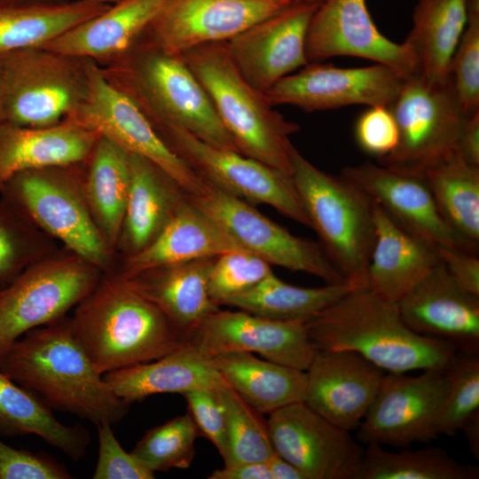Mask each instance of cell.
<instances>
[{"mask_svg":"<svg viewBox=\"0 0 479 479\" xmlns=\"http://www.w3.org/2000/svg\"><path fill=\"white\" fill-rule=\"evenodd\" d=\"M114 392L130 404L156 394L217 390L229 385L211 358L187 342L149 362L123 367L104 375Z\"/></svg>","mask_w":479,"mask_h":479,"instance_id":"cell-27","label":"cell"},{"mask_svg":"<svg viewBox=\"0 0 479 479\" xmlns=\"http://www.w3.org/2000/svg\"><path fill=\"white\" fill-rule=\"evenodd\" d=\"M100 135L69 116L44 127L0 128V190L14 175L89 160Z\"/></svg>","mask_w":479,"mask_h":479,"instance_id":"cell-24","label":"cell"},{"mask_svg":"<svg viewBox=\"0 0 479 479\" xmlns=\"http://www.w3.org/2000/svg\"><path fill=\"white\" fill-rule=\"evenodd\" d=\"M167 0H116L43 46L105 66L130 49Z\"/></svg>","mask_w":479,"mask_h":479,"instance_id":"cell-26","label":"cell"},{"mask_svg":"<svg viewBox=\"0 0 479 479\" xmlns=\"http://www.w3.org/2000/svg\"><path fill=\"white\" fill-rule=\"evenodd\" d=\"M232 251L247 250L185 198L158 236L146 247L131 255L124 277Z\"/></svg>","mask_w":479,"mask_h":479,"instance_id":"cell-28","label":"cell"},{"mask_svg":"<svg viewBox=\"0 0 479 479\" xmlns=\"http://www.w3.org/2000/svg\"><path fill=\"white\" fill-rule=\"evenodd\" d=\"M6 122L25 127L56 124L85 97L86 59L46 47L0 57Z\"/></svg>","mask_w":479,"mask_h":479,"instance_id":"cell-7","label":"cell"},{"mask_svg":"<svg viewBox=\"0 0 479 479\" xmlns=\"http://www.w3.org/2000/svg\"><path fill=\"white\" fill-rule=\"evenodd\" d=\"M293 0H167L142 38L182 54L193 47L227 42L256 22L277 14Z\"/></svg>","mask_w":479,"mask_h":479,"instance_id":"cell-17","label":"cell"},{"mask_svg":"<svg viewBox=\"0 0 479 479\" xmlns=\"http://www.w3.org/2000/svg\"><path fill=\"white\" fill-rule=\"evenodd\" d=\"M461 430L464 432L468 447L473 455L479 459V413L474 415L463 426Z\"/></svg>","mask_w":479,"mask_h":479,"instance_id":"cell-53","label":"cell"},{"mask_svg":"<svg viewBox=\"0 0 479 479\" xmlns=\"http://www.w3.org/2000/svg\"><path fill=\"white\" fill-rule=\"evenodd\" d=\"M305 49L309 63L351 56L385 65L404 78L419 73L412 51L381 34L365 0L321 2L310 20Z\"/></svg>","mask_w":479,"mask_h":479,"instance_id":"cell-19","label":"cell"},{"mask_svg":"<svg viewBox=\"0 0 479 479\" xmlns=\"http://www.w3.org/2000/svg\"><path fill=\"white\" fill-rule=\"evenodd\" d=\"M109 5L95 0L0 4V57L45 46Z\"/></svg>","mask_w":479,"mask_h":479,"instance_id":"cell-32","label":"cell"},{"mask_svg":"<svg viewBox=\"0 0 479 479\" xmlns=\"http://www.w3.org/2000/svg\"><path fill=\"white\" fill-rule=\"evenodd\" d=\"M357 479H477V467L461 464L444 449L391 452L366 444Z\"/></svg>","mask_w":479,"mask_h":479,"instance_id":"cell-38","label":"cell"},{"mask_svg":"<svg viewBox=\"0 0 479 479\" xmlns=\"http://www.w3.org/2000/svg\"><path fill=\"white\" fill-rule=\"evenodd\" d=\"M86 65L87 91L71 116L128 153L154 163L187 196L200 194L204 179L168 146L134 102L103 75L97 63L86 59Z\"/></svg>","mask_w":479,"mask_h":479,"instance_id":"cell-12","label":"cell"},{"mask_svg":"<svg viewBox=\"0 0 479 479\" xmlns=\"http://www.w3.org/2000/svg\"><path fill=\"white\" fill-rule=\"evenodd\" d=\"M267 425L275 452L305 479H357L365 449L305 402L272 412Z\"/></svg>","mask_w":479,"mask_h":479,"instance_id":"cell-15","label":"cell"},{"mask_svg":"<svg viewBox=\"0 0 479 479\" xmlns=\"http://www.w3.org/2000/svg\"><path fill=\"white\" fill-rule=\"evenodd\" d=\"M69 322L102 375L157 359L186 342L163 312L123 276L97 284Z\"/></svg>","mask_w":479,"mask_h":479,"instance_id":"cell-3","label":"cell"},{"mask_svg":"<svg viewBox=\"0 0 479 479\" xmlns=\"http://www.w3.org/2000/svg\"><path fill=\"white\" fill-rule=\"evenodd\" d=\"M0 370L52 410L95 425L115 424L130 408L97 371L69 320L60 319L23 334L4 355Z\"/></svg>","mask_w":479,"mask_h":479,"instance_id":"cell-1","label":"cell"},{"mask_svg":"<svg viewBox=\"0 0 479 479\" xmlns=\"http://www.w3.org/2000/svg\"><path fill=\"white\" fill-rule=\"evenodd\" d=\"M85 197L104 239L122 232L130 187V153L99 137L90 158Z\"/></svg>","mask_w":479,"mask_h":479,"instance_id":"cell-37","label":"cell"},{"mask_svg":"<svg viewBox=\"0 0 479 479\" xmlns=\"http://www.w3.org/2000/svg\"><path fill=\"white\" fill-rule=\"evenodd\" d=\"M187 198L243 248L270 264L309 273L326 283L347 282L320 243L293 235L251 204L207 181L200 194Z\"/></svg>","mask_w":479,"mask_h":479,"instance_id":"cell-13","label":"cell"},{"mask_svg":"<svg viewBox=\"0 0 479 479\" xmlns=\"http://www.w3.org/2000/svg\"><path fill=\"white\" fill-rule=\"evenodd\" d=\"M95 1H98V2H101V3H107V4H109L110 2H115L116 0H95Z\"/></svg>","mask_w":479,"mask_h":479,"instance_id":"cell-57","label":"cell"},{"mask_svg":"<svg viewBox=\"0 0 479 479\" xmlns=\"http://www.w3.org/2000/svg\"><path fill=\"white\" fill-rule=\"evenodd\" d=\"M99 67L108 82L134 102L155 130L178 126L210 145L239 153L181 54L141 37L123 54Z\"/></svg>","mask_w":479,"mask_h":479,"instance_id":"cell-4","label":"cell"},{"mask_svg":"<svg viewBox=\"0 0 479 479\" xmlns=\"http://www.w3.org/2000/svg\"><path fill=\"white\" fill-rule=\"evenodd\" d=\"M96 267L76 256L35 263L0 289V363L35 328L62 319L98 284Z\"/></svg>","mask_w":479,"mask_h":479,"instance_id":"cell-9","label":"cell"},{"mask_svg":"<svg viewBox=\"0 0 479 479\" xmlns=\"http://www.w3.org/2000/svg\"><path fill=\"white\" fill-rule=\"evenodd\" d=\"M353 289L348 282L326 283L319 287H295L272 273L223 305L273 320L307 323Z\"/></svg>","mask_w":479,"mask_h":479,"instance_id":"cell-35","label":"cell"},{"mask_svg":"<svg viewBox=\"0 0 479 479\" xmlns=\"http://www.w3.org/2000/svg\"><path fill=\"white\" fill-rule=\"evenodd\" d=\"M355 139L365 153L380 160L389 155L398 143V130L389 106H370L357 119Z\"/></svg>","mask_w":479,"mask_h":479,"instance_id":"cell-46","label":"cell"},{"mask_svg":"<svg viewBox=\"0 0 479 479\" xmlns=\"http://www.w3.org/2000/svg\"><path fill=\"white\" fill-rule=\"evenodd\" d=\"M225 414L224 467L266 462L274 453L267 420L229 385L216 390Z\"/></svg>","mask_w":479,"mask_h":479,"instance_id":"cell-39","label":"cell"},{"mask_svg":"<svg viewBox=\"0 0 479 479\" xmlns=\"http://www.w3.org/2000/svg\"><path fill=\"white\" fill-rule=\"evenodd\" d=\"M422 177L445 221L463 240L478 247L479 167L455 150Z\"/></svg>","mask_w":479,"mask_h":479,"instance_id":"cell-36","label":"cell"},{"mask_svg":"<svg viewBox=\"0 0 479 479\" xmlns=\"http://www.w3.org/2000/svg\"><path fill=\"white\" fill-rule=\"evenodd\" d=\"M373 221L375 240L367 288L387 301L398 302L439 263L436 247L398 225L375 203Z\"/></svg>","mask_w":479,"mask_h":479,"instance_id":"cell-25","label":"cell"},{"mask_svg":"<svg viewBox=\"0 0 479 479\" xmlns=\"http://www.w3.org/2000/svg\"><path fill=\"white\" fill-rule=\"evenodd\" d=\"M215 259L192 260L125 278L163 312L186 340L202 319L219 309L208 293Z\"/></svg>","mask_w":479,"mask_h":479,"instance_id":"cell-29","label":"cell"},{"mask_svg":"<svg viewBox=\"0 0 479 479\" xmlns=\"http://www.w3.org/2000/svg\"><path fill=\"white\" fill-rule=\"evenodd\" d=\"M444 371L449 389L436 433L454 436L470 418L479 413L478 350L459 349Z\"/></svg>","mask_w":479,"mask_h":479,"instance_id":"cell-41","label":"cell"},{"mask_svg":"<svg viewBox=\"0 0 479 479\" xmlns=\"http://www.w3.org/2000/svg\"><path fill=\"white\" fill-rule=\"evenodd\" d=\"M209 357L229 386L263 414L305 401V371L250 352L231 351Z\"/></svg>","mask_w":479,"mask_h":479,"instance_id":"cell-31","label":"cell"},{"mask_svg":"<svg viewBox=\"0 0 479 479\" xmlns=\"http://www.w3.org/2000/svg\"><path fill=\"white\" fill-rule=\"evenodd\" d=\"M98 439V462L93 479H153L154 473L145 467L132 452H127L115 437L112 425H96Z\"/></svg>","mask_w":479,"mask_h":479,"instance_id":"cell-45","label":"cell"},{"mask_svg":"<svg viewBox=\"0 0 479 479\" xmlns=\"http://www.w3.org/2000/svg\"><path fill=\"white\" fill-rule=\"evenodd\" d=\"M186 342L208 357L250 352L302 371L308 369L317 351L306 323L273 320L242 310L218 309L200 321Z\"/></svg>","mask_w":479,"mask_h":479,"instance_id":"cell-18","label":"cell"},{"mask_svg":"<svg viewBox=\"0 0 479 479\" xmlns=\"http://www.w3.org/2000/svg\"><path fill=\"white\" fill-rule=\"evenodd\" d=\"M457 151L467 162L479 167V110L467 117Z\"/></svg>","mask_w":479,"mask_h":479,"instance_id":"cell-50","label":"cell"},{"mask_svg":"<svg viewBox=\"0 0 479 479\" xmlns=\"http://www.w3.org/2000/svg\"><path fill=\"white\" fill-rule=\"evenodd\" d=\"M467 22L451 59L449 77L462 112L479 110V0H467Z\"/></svg>","mask_w":479,"mask_h":479,"instance_id":"cell-42","label":"cell"},{"mask_svg":"<svg viewBox=\"0 0 479 479\" xmlns=\"http://www.w3.org/2000/svg\"><path fill=\"white\" fill-rule=\"evenodd\" d=\"M467 0H418L412 28L404 43L412 51L419 73L444 82L467 22Z\"/></svg>","mask_w":479,"mask_h":479,"instance_id":"cell-33","label":"cell"},{"mask_svg":"<svg viewBox=\"0 0 479 479\" xmlns=\"http://www.w3.org/2000/svg\"><path fill=\"white\" fill-rule=\"evenodd\" d=\"M305 372L304 402L348 431L360 425L386 373L356 352L320 349Z\"/></svg>","mask_w":479,"mask_h":479,"instance_id":"cell-22","label":"cell"},{"mask_svg":"<svg viewBox=\"0 0 479 479\" xmlns=\"http://www.w3.org/2000/svg\"><path fill=\"white\" fill-rule=\"evenodd\" d=\"M71 166L18 173L1 190H4L7 200L60 240L76 256L102 267L107 259L105 239L86 199L77 190L69 170Z\"/></svg>","mask_w":479,"mask_h":479,"instance_id":"cell-11","label":"cell"},{"mask_svg":"<svg viewBox=\"0 0 479 479\" xmlns=\"http://www.w3.org/2000/svg\"><path fill=\"white\" fill-rule=\"evenodd\" d=\"M67 467L54 458L12 447L0 440V479H70Z\"/></svg>","mask_w":479,"mask_h":479,"instance_id":"cell-47","label":"cell"},{"mask_svg":"<svg viewBox=\"0 0 479 479\" xmlns=\"http://www.w3.org/2000/svg\"><path fill=\"white\" fill-rule=\"evenodd\" d=\"M6 123L5 107H4V92L3 83L2 67L0 62V128Z\"/></svg>","mask_w":479,"mask_h":479,"instance_id":"cell-54","label":"cell"},{"mask_svg":"<svg viewBox=\"0 0 479 479\" xmlns=\"http://www.w3.org/2000/svg\"><path fill=\"white\" fill-rule=\"evenodd\" d=\"M202 85L240 153L292 176L300 127L274 109L233 62L226 42L210 43L181 54Z\"/></svg>","mask_w":479,"mask_h":479,"instance_id":"cell-5","label":"cell"},{"mask_svg":"<svg viewBox=\"0 0 479 479\" xmlns=\"http://www.w3.org/2000/svg\"><path fill=\"white\" fill-rule=\"evenodd\" d=\"M306 328L317 349L353 351L386 373L444 371L459 350L450 342L410 329L397 302L367 287L349 291Z\"/></svg>","mask_w":479,"mask_h":479,"instance_id":"cell-2","label":"cell"},{"mask_svg":"<svg viewBox=\"0 0 479 479\" xmlns=\"http://www.w3.org/2000/svg\"><path fill=\"white\" fill-rule=\"evenodd\" d=\"M19 211L6 198L0 203V289L23 271L28 257L27 231Z\"/></svg>","mask_w":479,"mask_h":479,"instance_id":"cell-44","label":"cell"},{"mask_svg":"<svg viewBox=\"0 0 479 479\" xmlns=\"http://www.w3.org/2000/svg\"><path fill=\"white\" fill-rule=\"evenodd\" d=\"M209 479H272L266 462L245 463L214 470Z\"/></svg>","mask_w":479,"mask_h":479,"instance_id":"cell-51","label":"cell"},{"mask_svg":"<svg viewBox=\"0 0 479 479\" xmlns=\"http://www.w3.org/2000/svg\"><path fill=\"white\" fill-rule=\"evenodd\" d=\"M389 108L397 122L398 143L378 163L419 176L457 150L468 116L459 106L450 77L436 82L420 73L404 80Z\"/></svg>","mask_w":479,"mask_h":479,"instance_id":"cell-8","label":"cell"},{"mask_svg":"<svg viewBox=\"0 0 479 479\" xmlns=\"http://www.w3.org/2000/svg\"><path fill=\"white\" fill-rule=\"evenodd\" d=\"M198 436L197 428L187 412L148 430L131 452L153 473L185 469L193 460Z\"/></svg>","mask_w":479,"mask_h":479,"instance_id":"cell-40","label":"cell"},{"mask_svg":"<svg viewBox=\"0 0 479 479\" xmlns=\"http://www.w3.org/2000/svg\"><path fill=\"white\" fill-rule=\"evenodd\" d=\"M181 187L149 160L130 154V187L122 239L132 255L146 247L185 199Z\"/></svg>","mask_w":479,"mask_h":479,"instance_id":"cell-30","label":"cell"},{"mask_svg":"<svg viewBox=\"0 0 479 479\" xmlns=\"http://www.w3.org/2000/svg\"><path fill=\"white\" fill-rule=\"evenodd\" d=\"M273 271L271 264L248 251H232L216 257L208 279V293L216 305L253 287Z\"/></svg>","mask_w":479,"mask_h":479,"instance_id":"cell-43","label":"cell"},{"mask_svg":"<svg viewBox=\"0 0 479 479\" xmlns=\"http://www.w3.org/2000/svg\"><path fill=\"white\" fill-rule=\"evenodd\" d=\"M293 1H295V2H316V3H321L324 0H293Z\"/></svg>","mask_w":479,"mask_h":479,"instance_id":"cell-56","label":"cell"},{"mask_svg":"<svg viewBox=\"0 0 479 479\" xmlns=\"http://www.w3.org/2000/svg\"><path fill=\"white\" fill-rule=\"evenodd\" d=\"M400 314L415 333L478 350L479 296L450 276L441 262L398 302Z\"/></svg>","mask_w":479,"mask_h":479,"instance_id":"cell-23","label":"cell"},{"mask_svg":"<svg viewBox=\"0 0 479 479\" xmlns=\"http://www.w3.org/2000/svg\"><path fill=\"white\" fill-rule=\"evenodd\" d=\"M319 4L296 3L226 42L233 62L255 89L264 93L309 64L306 36Z\"/></svg>","mask_w":479,"mask_h":479,"instance_id":"cell-20","label":"cell"},{"mask_svg":"<svg viewBox=\"0 0 479 479\" xmlns=\"http://www.w3.org/2000/svg\"><path fill=\"white\" fill-rule=\"evenodd\" d=\"M448 389L443 370H424L418 375L386 373L357 428L358 441L404 447L436 438Z\"/></svg>","mask_w":479,"mask_h":479,"instance_id":"cell-14","label":"cell"},{"mask_svg":"<svg viewBox=\"0 0 479 479\" xmlns=\"http://www.w3.org/2000/svg\"><path fill=\"white\" fill-rule=\"evenodd\" d=\"M292 178L320 244L344 279L367 287V269L375 240L373 201L343 176L326 173L295 148Z\"/></svg>","mask_w":479,"mask_h":479,"instance_id":"cell-6","label":"cell"},{"mask_svg":"<svg viewBox=\"0 0 479 479\" xmlns=\"http://www.w3.org/2000/svg\"><path fill=\"white\" fill-rule=\"evenodd\" d=\"M156 132L205 181L251 205H270L310 227L292 176L233 150L210 145L178 126H164Z\"/></svg>","mask_w":479,"mask_h":479,"instance_id":"cell-10","label":"cell"},{"mask_svg":"<svg viewBox=\"0 0 479 479\" xmlns=\"http://www.w3.org/2000/svg\"><path fill=\"white\" fill-rule=\"evenodd\" d=\"M0 431L8 436L35 435L73 460L85 457L91 442L87 428L59 421L40 397L1 370Z\"/></svg>","mask_w":479,"mask_h":479,"instance_id":"cell-34","label":"cell"},{"mask_svg":"<svg viewBox=\"0 0 479 479\" xmlns=\"http://www.w3.org/2000/svg\"><path fill=\"white\" fill-rule=\"evenodd\" d=\"M183 396L199 435L208 438L222 456L225 449V414L216 390H192Z\"/></svg>","mask_w":479,"mask_h":479,"instance_id":"cell-48","label":"cell"},{"mask_svg":"<svg viewBox=\"0 0 479 479\" xmlns=\"http://www.w3.org/2000/svg\"><path fill=\"white\" fill-rule=\"evenodd\" d=\"M404 79L394 69L378 63L360 67H339L310 62L282 78L264 95L273 106L289 105L306 112L353 105L390 107Z\"/></svg>","mask_w":479,"mask_h":479,"instance_id":"cell-16","label":"cell"},{"mask_svg":"<svg viewBox=\"0 0 479 479\" xmlns=\"http://www.w3.org/2000/svg\"><path fill=\"white\" fill-rule=\"evenodd\" d=\"M342 174L410 233L435 247L477 253L478 247L463 240L445 221L422 176L373 162L347 166Z\"/></svg>","mask_w":479,"mask_h":479,"instance_id":"cell-21","label":"cell"},{"mask_svg":"<svg viewBox=\"0 0 479 479\" xmlns=\"http://www.w3.org/2000/svg\"><path fill=\"white\" fill-rule=\"evenodd\" d=\"M266 463L272 479H305L297 467L276 452Z\"/></svg>","mask_w":479,"mask_h":479,"instance_id":"cell-52","label":"cell"},{"mask_svg":"<svg viewBox=\"0 0 479 479\" xmlns=\"http://www.w3.org/2000/svg\"><path fill=\"white\" fill-rule=\"evenodd\" d=\"M436 252L440 262L455 282L467 292L479 296L477 253L447 247H438Z\"/></svg>","mask_w":479,"mask_h":479,"instance_id":"cell-49","label":"cell"},{"mask_svg":"<svg viewBox=\"0 0 479 479\" xmlns=\"http://www.w3.org/2000/svg\"><path fill=\"white\" fill-rule=\"evenodd\" d=\"M67 0H0V4L12 3V2H61Z\"/></svg>","mask_w":479,"mask_h":479,"instance_id":"cell-55","label":"cell"}]
</instances>
